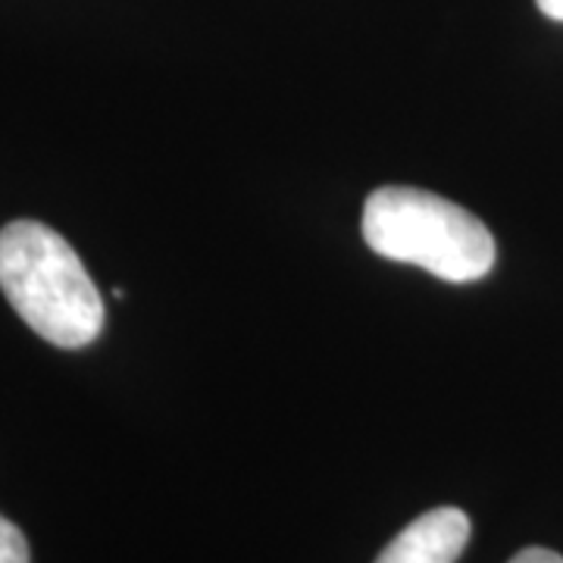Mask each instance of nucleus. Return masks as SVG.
<instances>
[{
  "label": "nucleus",
  "mask_w": 563,
  "mask_h": 563,
  "mask_svg": "<svg viewBox=\"0 0 563 563\" xmlns=\"http://www.w3.org/2000/svg\"><path fill=\"white\" fill-rule=\"evenodd\" d=\"M0 563H32L29 542H25L22 529L16 523H10L3 514H0Z\"/></svg>",
  "instance_id": "4"
},
{
  "label": "nucleus",
  "mask_w": 563,
  "mask_h": 563,
  "mask_svg": "<svg viewBox=\"0 0 563 563\" xmlns=\"http://www.w3.org/2000/svg\"><path fill=\"white\" fill-rule=\"evenodd\" d=\"M0 291L44 342L76 351L103 329V301L73 244L51 225L16 220L0 229Z\"/></svg>",
  "instance_id": "1"
},
{
  "label": "nucleus",
  "mask_w": 563,
  "mask_h": 563,
  "mask_svg": "<svg viewBox=\"0 0 563 563\" xmlns=\"http://www.w3.org/2000/svg\"><path fill=\"white\" fill-rule=\"evenodd\" d=\"M510 563H563V558L548 548H523L517 558H510Z\"/></svg>",
  "instance_id": "5"
},
{
  "label": "nucleus",
  "mask_w": 563,
  "mask_h": 563,
  "mask_svg": "<svg viewBox=\"0 0 563 563\" xmlns=\"http://www.w3.org/2000/svg\"><path fill=\"white\" fill-rule=\"evenodd\" d=\"M470 542V517L457 507H435L401 529L376 563H457Z\"/></svg>",
  "instance_id": "3"
},
{
  "label": "nucleus",
  "mask_w": 563,
  "mask_h": 563,
  "mask_svg": "<svg viewBox=\"0 0 563 563\" xmlns=\"http://www.w3.org/2000/svg\"><path fill=\"white\" fill-rule=\"evenodd\" d=\"M536 3H539V10L548 20L563 22V0H536Z\"/></svg>",
  "instance_id": "6"
},
{
  "label": "nucleus",
  "mask_w": 563,
  "mask_h": 563,
  "mask_svg": "<svg viewBox=\"0 0 563 563\" xmlns=\"http://www.w3.org/2000/svg\"><path fill=\"white\" fill-rule=\"evenodd\" d=\"M363 242L444 282H476L495 266V239L461 203L410 185L376 188L363 203Z\"/></svg>",
  "instance_id": "2"
}]
</instances>
